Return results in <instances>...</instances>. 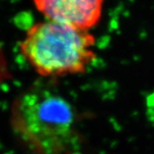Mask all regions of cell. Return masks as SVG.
<instances>
[{"label":"cell","instance_id":"cell-1","mask_svg":"<svg viewBox=\"0 0 154 154\" xmlns=\"http://www.w3.org/2000/svg\"><path fill=\"white\" fill-rule=\"evenodd\" d=\"M15 134L35 154H64L71 146L75 115L63 97L46 88L20 94L11 108Z\"/></svg>","mask_w":154,"mask_h":154},{"label":"cell","instance_id":"cell-2","mask_svg":"<svg viewBox=\"0 0 154 154\" xmlns=\"http://www.w3.org/2000/svg\"><path fill=\"white\" fill-rule=\"evenodd\" d=\"M94 37L82 30L45 21L28 28L20 51L42 76L81 74L95 59Z\"/></svg>","mask_w":154,"mask_h":154},{"label":"cell","instance_id":"cell-3","mask_svg":"<svg viewBox=\"0 0 154 154\" xmlns=\"http://www.w3.org/2000/svg\"><path fill=\"white\" fill-rule=\"evenodd\" d=\"M47 21L87 30L99 22L104 0H33Z\"/></svg>","mask_w":154,"mask_h":154},{"label":"cell","instance_id":"cell-4","mask_svg":"<svg viewBox=\"0 0 154 154\" xmlns=\"http://www.w3.org/2000/svg\"><path fill=\"white\" fill-rule=\"evenodd\" d=\"M9 77V69L4 51L0 45V83L5 81Z\"/></svg>","mask_w":154,"mask_h":154}]
</instances>
